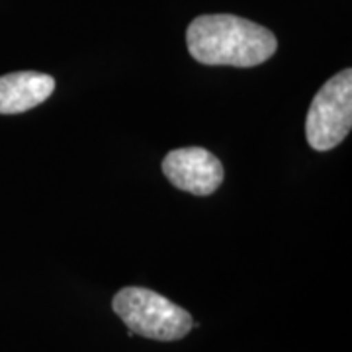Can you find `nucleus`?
<instances>
[{
	"instance_id": "2",
	"label": "nucleus",
	"mask_w": 352,
	"mask_h": 352,
	"mask_svg": "<svg viewBox=\"0 0 352 352\" xmlns=\"http://www.w3.org/2000/svg\"><path fill=\"white\" fill-rule=\"evenodd\" d=\"M113 314L129 329V333L151 340H180L194 329L192 315L149 288L127 286L112 300Z\"/></svg>"
},
{
	"instance_id": "1",
	"label": "nucleus",
	"mask_w": 352,
	"mask_h": 352,
	"mask_svg": "<svg viewBox=\"0 0 352 352\" xmlns=\"http://www.w3.org/2000/svg\"><path fill=\"white\" fill-rule=\"evenodd\" d=\"M190 55L201 65L256 67L278 47L276 36L264 25L233 14H204L186 30Z\"/></svg>"
},
{
	"instance_id": "3",
	"label": "nucleus",
	"mask_w": 352,
	"mask_h": 352,
	"mask_svg": "<svg viewBox=\"0 0 352 352\" xmlns=\"http://www.w3.org/2000/svg\"><path fill=\"white\" fill-rule=\"evenodd\" d=\"M352 126V71L344 69L321 87L311 100L305 138L315 151H331Z\"/></svg>"
},
{
	"instance_id": "4",
	"label": "nucleus",
	"mask_w": 352,
	"mask_h": 352,
	"mask_svg": "<svg viewBox=\"0 0 352 352\" xmlns=\"http://www.w3.org/2000/svg\"><path fill=\"white\" fill-rule=\"evenodd\" d=\"M163 175L176 188L194 196H210L223 182V164L208 149L184 147L164 157Z\"/></svg>"
},
{
	"instance_id": "5",
	"label": "nucleus",
	"mask_w": 352,
	"mask_h": 352,
	"mask_svg": "<svg viewBox=\"0 0 352 352\" xmlns=\"http://www.w3.org/2000/svg\"><path fill=\"white\" fill-rule=\"evenodd\" d=\"M55 90V78L45 73L20 71L0 76V113H22L45 102Z\"/></svg>"
}]
</instances>
